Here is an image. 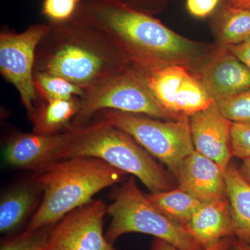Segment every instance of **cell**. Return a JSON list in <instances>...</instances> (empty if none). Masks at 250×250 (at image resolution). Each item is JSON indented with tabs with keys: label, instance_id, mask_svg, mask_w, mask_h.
Listing matches in <instances>:
<instances>
[{
	"label": "cell",
	"instance_id": "20",
	"mask_svg": "<svg viewBox=\"0 0 250 250\" xmlns=\"http://www.w3.org/2000/svg\"><path fill=\"white\" fill-rule=\"evenodd\" d=\"M34 84L38 98L42 101L82 98L84 90L62 77L34 72Z\"/></svg>",
	"mask_w": 250,
	"mask_h": 250
},
{
	"label": "cell",
	"instance_id": "2",
	"mask_svg": "<svg viewBox=\"0 0 250 250\" xmlns=\"http://www.w3.org/2000/svg\"><path fill=\"white\" fill-rule=\"evenodd\" d=\"M48 24L49 30L36 49L34 72L62 77L85 90L134 68L109 36L75 16L66 22Z\"/></svg>",
	"mask_w": 250,
	"mask_h": 250
},
{
	"label": "cell",
	"instance_id": "19",
	"mask_svg": "<svg viewBox=\"0 0 250 250\" xmlns=\"http://www.w3.org/2000/svg\"><path fill=\"white\" fill-rule=\"evenodd\" d=\"M215 22L218 46L237 45L250 37V9L233 7L228 3L219 11Z\"/></svg>",
	"mask_w": 250,
	"mask_h": 250
},
{
	"label": "cell",
	"instance_id": "16",
	"mask_svg": "<svg viewBox=\"0 0 250 250\" xmlns=\"http://www.w3.org/2000/svg\"><path fill=\"white\" fill-rule=\"evenodd\" d=\"M80 104V98L42 101L32 121L34 132L54 135L66 129L76 116Z\"/></svg>",
	"mask_w": 250,
	"mask_h": 250
},
{
	"label": "cell",
	"instance_id": "24",
	"mask_svg": "<svg viewBox=\"0 0 250 250\" xmlns=\"http://www.w3.org/2000/svg\"><path fill=\"white\" fill-rule=\"evenodd\" d=\"M231 139L233 156L250 159V123H232Z\"/></svg>",
	"mask_w": 250,
	"mask_h": 250
},
{
	"label": "cell",
	"instance_id": "29",
	"mask_svg": "<svg viewBox=\"0 0 250 250\" xmlns=\"http://www.w3.org/2000/svg\"><path fill=\"white\" fill-rule=\"evenodd\" d=\"M239 170L243 177L250 184V159L243 160Z\"/></svg>",
	"mask_w": 250,
	"mask_h": 250
},
{
	"label": "cell",
	"instance_id": "1",
	"mask_svg": "<svg viewBox=\"0 0 250 250\" xmlns=\"http://www.w3.org/2000/svg\"><path fill=\"white\" fill-rule=\"evenodd\" d=\"M75 16L109 36L146 76L172 65L195 74L218 47L187 39L118 0H81Z\"/></svg>",
	"mask_w": 250,
	"mask_h": 250
},
{
	"label": "cell",
	"instance_id": "4",
	"mask_svg": "<svg viewBox=\"0 0 250 250\" xmlns=\"http://www.w3.org/2000/svg\"><path fill=\"white\" fill-rule=\"evenodd\" d=\"M63 132V143L55 161L78 156L96 158L133 174L152 193L175 188L170 172L130 135L101 117L84 124L70 125Z\"/></svg>",
	"mask_w": 250,
	"mask_h": 250
},
{
	"label": "cell",
	"instance_id": "14",
	"mask_svg": "<svg viewBox=\"0 0 250 250\" xmlns=\"http://www.w3.org/2000/svg\"><path fill=\"white\" fill-rule=\"evenodd\" d=\"M184 228L203 250L235 238L228 198L204 202Z\"/></svg>",
	"mask_w": 250,
	"mask_h": 250
},
{
	"label": "cell",
	"instance_id": "6",
	"mask_svg": "<svg viewBox=\"0 0 250 250\" xmlns=\"http://www.w3.org/2000/svg\"><path fill=\"white\" fill-rule=\"evenodd\" d=\"M103 110L126 112L164 121L177 120L158 103L148 87L146 75L133 67L85 90L71 125L88 123Z\"/></svg>",
	"mask_w": 250,
	"mask_h": 250
},
{
	"label": "cell",
	"instance_id": "10",
	"mask_svg": "<svg viewBox=\"0 0 250 250\" xmlns=\"http://www.w3.org/2000/svg\"><path fill=\"white\" fill-rule=\"evenodd\" d=\"M195 150L226 170L233 157L232 123L222 114L216 104L189 118Z\"/></svg>",
	"mask_w": 250,
	"mask_h": 250
},
{
	"label": "cell",
	"instance_id": "26",
	"mask_svg": "<svg viewBox=\"0 0 250 250\" xmlns=\"http://www.w3.org/2000/svg\"><path fill=\"white\" fill-rule=\"evenodd\" d=\"M220 0H187L188 11L195 17L204 18L211 14Z\"/></svg>",
	"mask_w": 250,
	"mask_h": 250
},
{
	"label": "cell",
	"instance_id": "28",
	"mask_svg": "<svg viewBox=\"0 0 250 250\" xmlns=\"http://www.w3.org/2000/svg\"><path fill=\"white\" fill-rule=\"evenodd\" d=\"M234 239L235 238H225V239H223V241H220V243H218L215 246L204 250H229ZM155 250H179L172 246V245L170 244V243H167V242L159 240L156 244Z\"/></svg>",
	"mask_w": 250,
	"mask_h": 250
},
{
	"label": "cell",
	"instance_id": "13",
	"mask_svg": "<svg viewBox=\"0 0 250 250\" xmlns=\"http://www.w3.org/2000/svg\"><path fill=\"white\" fill-rule=\"evenodd\" d=\"M64 138L63 131L54 135L18 134L5 147V161L14 167L39 170L56 160Z\"/></svg>",
	"mask_w": 250,
	"mask_h": 250
},
{
	"label": "cell",
	"instance_id": "30",
	"mask_svg": "<svg viewBox=\"0 0 250 250\" xmlns=\"http://www.w3.org/2000/svg\"><path fill=\"white\" fill-rule=\"evenodd\" d=\"M229 4L238 9H250V0H230Z\"/></svg>",
	"mask_w": 250,
	"mask_h": 250
},
{
	"label": "cell",
	"instance_id": "27",
	"mask_svg": "<svg viewBox=\"0 0 250 250\" xmlns=\"http://www.w3.org/2000/svg\"><path fill=\"white\" fill-rule=\"evenodd\" d=\"M227 47L250 71V37L241 43Z\"/></svg>",
	"mask_w": 250,
	"mask_h": 250
},
{
	"label": "cell",
	"instance_id": "15",
	"mask_svg": "<svg viewBox=\"0 0 250 250\" xmlns=\"http://www.w3.org/2000/svg\"><path fill=\"white\" fill-rule=\"evenodd\" d=\"M225 182L235 238L250 245V184L231 164L225 170Z\"/></svg>",
	"mask_w": 250,
	"mask_h": 250
},
{
	"label": "cell",
	"instance_id": "31",
	"mask_svg": "<svg viewBox=\"0 0 250 250\" xmlns=\"http://www.w3.org/2000/svg\"><path fill=\"white\" fill-rule=\"evenodd\" d=\"M229 250H250V245L238 241L235 238Z\"/></svg>",
	"mask_w": 250,
	"mask_h": 250
},
{
	"label": "cell",
	"instance_id": "18",
	"mask_svg": "<svg viewBox=\"0 0 250 250\" xmlns=\"http://www.w3.org/2000/svg\"><path fill=\"white\" fill-rule=\"evenodd\" d=\"M147 197L167 218L184 228L204 202L179 187L151 192Z\"/></svg>",
	"mask_w": 250,
	"mask_h": 250
},
{
	"label": "cell",
	"instance_id": "17",
	"mask_svg": "<svg viewBox=\"0 0 250 250\" xmlns=\"http://www.w3.org/2000/svg\"><path fill=\"white\" fill-rule=\"evenodd\" d=\"M39 187L24 184L5 193L0 202V231L9 233L20 226L35 205Z\"/></svg>",
	"mask_w": 250,
	"mask_h": 250
},
{
	"label": "cell",
	"instance_id": "23",
	"mask_svg": "<svg viewBox=\"0 0 250 250\" xmlns=\"http://www.w3.org/2000/svg\"><path fill=\"white\" fill-rule=\"evenodd\" d=\"M48 233L41 229L27 231L13 241L5 243L1 250H45Z\"/></svg>",
	"mask_w": 250,
	"mask_h": 250
},
{
	"label": "cell",
	"instance_id": "25",
	"mask_svg": "<svg viewBox=\"0 0 250 250\" xmlns=\"http://www.w3.org/2000/svg\"><path fill=\"white\" fill-rule=\"evenodd\" d=\"M129 7L154 16L160 14L172 0H118Z\"/></svg>",
	"mask_w": 250,
	"mask_h": 250
},
{
	"label": "cell",
	"instance_id": "21",
	"mask_svg": "<svg viewBox=\"0 0 250 250\" xmlns=\"http://www.w3.org/2000/svg\"><path fill=\"white\" fill-rule=\"evenodd\" d=\"M225 118L231 123H250V89L215 100Z\"/></svg>",
	"mask_w": 250,
	"mask_h": 250
},
{
	"label": "cell",
	"instance_id": "12",
	"mask_svg": "<svg viewBox=\"0 0 250 250\" xmlns=\"http://www.w3.org/2000/svg\"><path fill=\"white\" fill-rule=\"evenodd\" d=\"M174 177L179 187L202 202L228 198L225 170L197 151L181 163Z\"/></svg>",
	"mask_w": 250,
	"mask_h": 250
},
{
	"label": "cell",
	"instance_id": "8",
	"mask_svg": "<svg viewBox=\"0 0 250 250\" xmlns=\"http://www.w3.org/2000/svg\"><path fill=\"white\" fill-rule=\"evenodd\" d=\"M48 30V23H37L21 32L4 29L0 34V71L18 90L31 122L38 98L34 84L36 49Z\"/></svg>",
	"mask_w": 250,
	"mask_h": 250
},
{
	"label": "cell",
	"instance_id": "3",
	"mask_svg": "<svg viewBox=\"0 0 250 250\" xmlns=\"http://www.w3.org/2000/svg\"><path fill=\"white\" fill-rule=\"evenodd\" d=\"M127 174L101 159L86 156L52 161L44 166L33 177L44 196L27 231H38L60 221L72 210L91 202L95 194L123 182Z\"/></svg>",
	"mask_w": 250,
	"mask_h": 250
},
{
	"label": "cell",
	"instance_id": "11",
	"mask_svg": "<svg viewBox=\"0 0 250 250\" xmlns=\"http://www.w3.org/2000/svg\"><path fill=\"white\" fill-rule=\"evenodd\" d=\"M195 75L215 100L250 89L249 69L227 47L218 45Z\"/></svg>",
	"mask_w": 250,
	"mask_h": 250
},
{
	"label": "cell",
	"instance_id": "5",
	"mask_svg": "<svg viewBox=\"0 0 250 250\" xmlns=\"http://www.w3.org/2000/svg\"><path fill=\"white\" fill-rule=\"evenodd\" d=\"M111 217L106 238L113 244L128 233H142L167 242L179 250H204L185 228L167 218L141 190L134 178L125 182L107 207Z\"/></svg>",
	"mask_w": 250,
	"mask_h": 250
},
{
	"label": "cell",
	"instance_id": "22",
	"mask_svg": "<svg viewBox=\"0 0 250 250\" xmlns=\"http://www.w3.org/2000/svg\"><path fill=\"white\" fill-rule=\"evenodd\" d=\"M81 0H44L42 14L48 22H63L76 14Z\"/></svg>",
	"mask_w": 250,
	"mask_h": 250
},
{
	"label": "cell",
	"instance_id": "9",
	"mask_svg": "<svg viewBox=\"0 0 250 250\" xmlns=\"http://www.w3.org/2000/svg\"><path fill=\"white\" fill-rule=\"evenodd\" d=\"M106 214L101 200L72 210L49 231L45 250H116L103 233Z\"/></svg>",
	"mask_w": 250,
	"mask_h": 250
},
{
	"label": "cell",
	"instance_id": "7",
	"mask_svg": "<svg viewBox=\"0 0 250 250\" xmlns=\"http://www.w3.org/2000/svg\"><path fill=\"white\" fill-rule=\"evenodd\" d=\"M99 113L102 118L127 133L143 149L164 163L173 177L181 163L195 151L189 117L161 121L115 110Z\"/></svg>",
	"mask_w": 250,
	"mask_h": 250
}]
</instances>
